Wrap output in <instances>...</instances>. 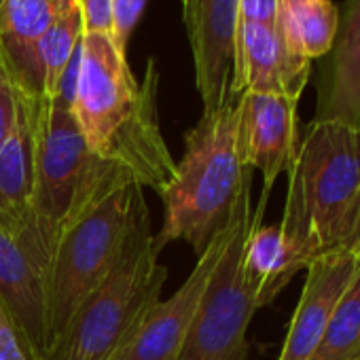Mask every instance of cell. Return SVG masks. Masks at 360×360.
I'll list each match as a JSON object with an SVG mask.
<instances>
[{"label":"cell","mask_w":360,"mask_h":360,"mask_svg":"<svg viewBox=\"0 0 360 360\" xmlns=\"http://www.w3.org/2000/svg\"><path fill=\"white\" fill-rule=\"evenodd\" d=\"M229 240V221L214 236L208 248L198 257L189 278L169 299L159 301L142 322L136 339L125 349L121 360H176L187 333L200 311V305L210 286L212 274L223 257Z\"/></svg>","instance_id":"cell-9"},{"label":"cell","mask_w":360,"mask_h":360,"mask_svg":"<svg viewBox=\"0 0 360 360\" xmlns=\"http://www.w3.org/2000/svg\"><path fill=\"white\" fill-rule=\"evenodd\" d=\"M75 3H79V0H75Z\"/></svg>","instance_id":"cell-27"},{"label":"cell","mask_w":360,"mask_h":360,"mask_svg":"<svg viewBox=\"0 0 360 360\" xmlns=\"http://www.w3.org/2000/svg\"><path fill=\"white\" fill-rule=\"evenodd\" d=\"M13 91L15 119L9 134L0 142V227L32 259L34 123L30 94L15 83Z\"/></svg>","instance_id":"cell-13"},{"label":"cell","mask_w":360,"mask_h":360,"mask_svg":"<svg viewBox=\"0 0 360 360\" xmlns=\"http://www.w3.org/2000/svg\"><path fill=\"white\" fill-rule=\"evenodd\" d=\"M30 106L34 123L32 259L45 278L62 238L110 195L136 183L123 165L98 157L87 146L68 102L30 94Z\"/></svg>","instance_id":"cell-2"},{"label":"cell","mask_w":360,"mask_h":360,"mask_svg":"<svg viewBox=\"0 0 360 360\" xmlns=\"http://www.w3.org/2000/svg\"><path fill=\"white\" fill-rule=\"evenodd\" d=\"M358 261H360V252H358Z\"/></svg>","instance_id":"cell-26"},{"label":"cell","mask_w":360,"mask_h":360,"mask_svg":"<svg viewBox=\"0 0 360 360\" xmlns=\"http://www.w3.org/2000/svg\"><path fill=\"white\" fill-rule=\"evenodd\" d=\"M339 7L330 0H278L276 28L288 49L309 62L324 58L335 41Z\"/></svg>","instance_id":"cell-18"},{"label":"cell","mask_w":360,"mask_h":360,"mask_svg":"<svg viewBox=\"0 0 360 360\" xmlns=\"http://www.w3.org/2000/svg\"><path fill=\"white\" fill-rule=\"evenodd\" d=\"M83 32L108 34L112 39V0H79Z\"/></svg>","instance_id":"cell-22"},{"label":"cell","mask_w":360,"mask_h":360,"mask_svg":"<svg viewBox=\"0 0 360 360\" xmlns=\"http://www.w3.org/2000/svg\"><path fill=\"white\" fill-rule=\"evenodd\" d=\"M142 189L125 187L70 229L45 269L49 345L115 267Z\"/></svg>","instance_id":"cell-7"},{"label":"cell","mask_w":360,"mask_h":360,"mask_svg":"<svg viewBox=\"0 0 360 360\" xmlns=\"http://www.w3.org/2000/svg\"><path fill=\"white\" fill-rule=\"evenodd\" d=\"M280 229L303 259L360 252V125L311 121L288 169Z\"/></svg>","instance_id":"cell-3"},{"label":"cell","mask_w":360,"mask_h":360,"mask_svg":"<svg viewBox=\"0 0 360 360\" xmlns=\"http://www.w3.org/2000/svg\"><path fill=\"white\" fill-rule=\"evenodd\" d=\"M146 0H112V41L119 51H127L129 37L138 26Z\"/></svg>","instance_id":"cell-21"},{"label":"cell","mask_w":360,"mask_h":360,"mask_svg":"<svg viewBox=\"0 0 360 360\" xmlns=\"http://www.w3.org/2000/svg\"><path fill=\"white\" fill-rule=\"evenodd\" d=\"M238 15L240 22L276 26L278 0H238Z\"/></svg>","instance_id":"cell-24"},{"label":"cell","mask_w":360,"mask_h":360,"mask_svg":"<svg viewBox=\"0 0 360 360\" xmlns=\"http://www.w3.org/2000/svg\"><path fill=\"white\" fill-rule=\"evenodd\" d=\"M0 297L15 314L39 360H43L49 347L43 274L3 227H0Z\"/></svg>","instance_id":"cell-15"},{"label":"cell","mask_w":360,"mask_h":360,"mask_svg":"<svg viewBox=\"0 0 360 360\" xmlns=\"http://www.w3.org/2000/svg\"><path fill=\"white\" fill-rule=\"evenodd\" d=\"M159 72L150 58L138 81L108 34L83 32L72 115L87 146L123 165L140 189L165 191L176 169L159 127Z\"/></svg>","instance_id":"cell-1"},{"label":"cell","mask_w":360,"mask_h":360,"mask_svg":"<svg viewBox=\"0 0 360 360\" xmlns=\"http://www.w3.org/2000/svg\"><path fill=\"white\" fill-rule=\"evenodd\" d=\"M267 200L261 193L257 210L252 208L250 172L229 217L227 246L176 360H248V326L259 303L244 274V246L255 223L263 219Z\"/></svg>","instance_id":"cell-6"},{"label":"cell","mask_w":360,"mask_h":360,"mask_svg":"<svg viewBox=\"0 0 360 360\" xmlns=\"http://www.w3.org/2000/svg\"><path fill=\"white\" fill-rule=\"evenodd\" d=\"M153 236L142 193L115 267L51 341L43 360H121L148 311L161 301L167 280Z\"/></svg>","instance_id":"cell-5"},{"label":"cell","mask_w":360,"mask_h":360,"mask_svg":"<svg viewBox=\"0 0 360 360\" xmlns=\"http://www.w3.org/2000/svg\"><path fill=\"white\" fill-rule=\"evenodd\" d=\"M183 20L193 53L195 85L204 112L217 110L233 94L238 0H183Z\"/></svg>","instance_id":"cell-8"},{"label":"cell","mask_w":360,"mask_h":360,"mask_svg":"<svg viewBox=\"0 0 360 360\" xmlns=\"http://www.w3.org/2000/svg\"><path fill=\"white\" fill-rule=\"evenodd\" d=\"M311 360H360V269L341 297Z\"/></svg>","instance_id":"cell-19"},{"label":"cell","mask_w":360,"mask_h":360,"mask_svg":"<svg viewBox=\"0 0 360 360\" xmlns=\"http://www.w3.org/2000/svg\"><path fill=\"white\" fill-rule=\"evenodd\" d=\"M51 5L56 7V11H64L75 5V0H51Z\"/></svg>","instance_id":"cell-25"},{"label":"cell","mask_w":360,"mask_h":360,"mask_svg":"<svg viewBox=\"0 0 360 360\" xmlns=\"http://www.w3.org/2000/svg\"><path fill=\"white\" fill-rule=\"evenodd\" d=\"M311 62L292 53L276 26L238 22L233 94H274L301 100Z\"/></svg>","instance_id":"cell-12"},{"label":"cell","mask_w":360,"mask_h":360,"mask_svg":"<svg viewBox=\"0 0 360 360\" xmlns=\"http://www.w3.org/2000/svg\"><path fill=\"white\" fill-rule=\"evenodd\" d=\"M360 261L347 252H330L307 265L305 284L288 324L278 360H311L324 330L354 282Z\"/></svg>","instance_id":"cell-11"},{"label":"cell","mask_w":360,"mask_h":360,"mask_svg":"<svg viewBox=\"0 0 360 360\" xmlns=\"http://www.w3.org/2000/svg\"><path fill=\"white\" fill-rule=\"evenodd\" d=\"M299 100L244 91L240 96V140L244 163L263 174V193H271L282 172H288L299 146Z\"/></svg>","instance_id":"cell-10"},{"label":"cell","mask_w":360,"mask_h":360,"mask_svg":"<svg viewBox=\"0 0 360 360\" xmlns=\"http://www.w3.org/2000/svg\"><path fill=\"white\" fill-rule=\"evenodd\" d=\"M299 269H305V263L280 225H263V219L257 221L244 246V274L255 290L259 309L269 305Z\"/></svg>","instance_id":"cell-16"},{"label":"cell","mask_w":360,"mask_h":360,"mask_svg":"<svg viewBox=\"0 0 360 360\" xmlns=\"http://www.w3.org/2000/svg\"><path fill=\"white\" fill-rule=\"evenodd\" d=\"M320 87L316 121L360 125V0H345Z\"/></svg>","instance_id":"cell-14"},{"label":"cell","mask_w":360,"mask_h":360,"mask_svg":"<svg viewBox=\"0 0 360 360\" xmlns=\"http://www.w3.org/2000/svg\"><path fill=\"white\" fill-rule=\"evenodd\" d=\"M240 96L217 110L202 112L195 127L187 131L183 159L161 193L163 223L153 236L157 255L167 244L185 240L200 257L227 225L244 180L252 172L242 155Z\"/></svg>","instance_id":"cell-4"},{"label":"cell","mask_w":360,"mask_h":360,"mask_svg":"<svg viewBox=\"0 0 360 360\" xmlns=\"http://www.w3.org/2000/svg\"><path fill=\"white\" fill-rule=\"evenodd\" d=\"M13 119H15V91L3 60V51H0V142L9 134Z\"/></svg>","instance_id":"cell-23"},{"label":"cell","mask_w":360,"mask_h":360,"mask_svg":"<svg viewBox=\"0 0 360 360\" xmlns=\"http://www.w3.org/2000/svg\"><path fill=\"white\" fill-rule=\"evenodd\" d=\"M0 360H39L15 314L0 297Z\"/></svg>","instance_id":"cell-20"},{"label":"cell","mask_w":360,"mask_h":360,"mask_svg":"<svg viewBox=\"0 0 360 360\" xmlns=\"http://www.w3.org/2000/svg\"><path fill=\"white\" fill-rule=\"evenodd\" d=\"M83 39V18L79 3L58 11L51 26L37 45L41 77H43V96L60 98L72 104L79 51Z\"/></svg>","instance_id":"cell-17"}]
</instances>
